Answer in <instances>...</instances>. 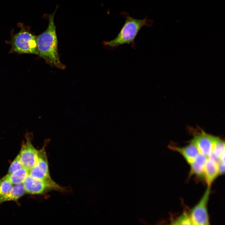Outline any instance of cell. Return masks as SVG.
<instances>
[{"mask_svg":"<svg viewBox=\"0 0 225 225\" xmlns=\"http://www.w3.org/2000/svg\"><path fill=\"white\" fill-rule=\"evenodd\" d=\"M169 148L179 153L189 164L194 161L199 153L196 146L190 142L189 144L184 147H179L170 145Z\"/></svg>","mask_w":225,"mask_h":225,"instance_id":"9","label":"cell"},{"mask_svg":"<svg viewBox=\"0 0 225 225\" xmlns=\"http://www.w3.org/2000/svg\"><path fill=\"white\" fill-rule=\"evenodd\" d=\"M13 185L9 180L8 175L0 179V196L5 195L12 189Z\"/></svg>","mask_w":225,"mask_h":225,"instance_id":"15","label":"cell"},{"mask_svg":"<svg viewBox=\"0 0 225 225\" xmlns=\"http://www.w3.org/2000/svg\"><path fill=\"white\" fill-rule=\"evenodd\" d=\"M20 26V30L12 36L11 40L10 52L38 55L36 37L30 32L28 27Z\"/></svg>","mask_w":225,"mask_h":225,"instance_id":"3","label":"cell"},{"mask_svg":"<svg viewBox=\"0 0 225 225\" xmlns=\"http://www.w3.org/2000/svg\"><path fill=\"white\" fill-rule=\"evenodd\" d=\"M26 193L23 184H14L11 190L7 194L0 196V203L8 201H16Z\"/></svg>","mask_w":225,"mask_h":225,"instance_id":"12","label":"cell"},{"mask_svg":"<svg viewBox=\"0 0 225 225\" xmlns=\"http://www.w3.org/2000/svg\"><path fill=\"white\" fill-rule=\"evenodd\" d=\"M23 167L18 154L11 164L9 168L8 174H11Z\"/></svg>","mask_w":225,"mask_h":225,"instance_id":"17","label":"cell"},{"mask_svg":"<svg viewBox=\"0 0 225 225\" xmlns=\"http://www.w3.org/2000/svg\"><path fill=\"white\" fill-rule=\"evenodd\" d=\"M216 137L201 130L198 134H194L190 142L196 146L199 153L208 158L212 153Z\"/></svg>","mask_w":225,"mask_h":225,"instance_id":"8","label":"cell"},{"mask_svg":"<svg viewBox=\"0 0 225 225\" xmlns=\"http://www.w3.org/2000/svg\"><path fill=\"white\" fill-rule=\"evenodd\" d=\"M211 186L207 187L200 201L191 211L190 218L193 225H209L207 205Z\"/></svg>","mask_w":225,"mask_h":225,"instance_id":"5","label":"cell"},{"mask_svg":"<svg viewBox=\"0 0 225 225\" xmlns=\"http://www.w3.org/2000/svg\"></svg>","mask_w":225,"mask_h":225,"instance_id":"19","label":"cell"},{"mask_svg":"<svg viewBox=\"0 0 225 225\" xmlns=\"http://www.w3.org/2000/svg\"><path fill=\"white\" fill-rule=\"evenodd\" d=\"M45 144L38 151L37 163L29 170V174L32 177L44 180L52 179L50 174Z\"/></svg>","mask_w":225,"mask_h":225,"instance_id":"7","label":"cell"},{"mask_svg":"<svg viewBox=\"0 0 225 225\" xmlns=\"http://www.w3.org/2000/svg\"><path fill=\"white\" fill-rule=\"evenodd\" d=\"M212 153L218 159L219 162L225 163L224 141L219 138L216 137Z\"/></svg>","mask_w":225,"mask_h":225,"instance_id":"14","label":"cell"},{"mask_svg":"<svg viewBox=\"0 0 225 225\" xmlns=\"http://www.w3.org/2000/svg\"><path fill=\"white\" fill-rule=\"evenodd\" d=\"M55 12L49 15L47 29L36 37L38 55L48 64L62 69L65 66L61 62L58 51V42L54 22Z\"/></svg>","mask_w":225,"mask_h":225,"instance_id":"1","label":"cell"},{"mask_svg":"<svg viewBox=\"0 0 225 225\" xmlns=\"http://www.w3.org/2000/svg\"><path fill=\"white\" fill-rule=\"evenodd\" d=\"M22 184L26 192L32 194H42L52 191L63 192L67 190L52 179L42 180L34 178L29 174Z\"/></svg>","mask_w":225,"mask_h":225,"instance_id":"4","label":"cell"},{"mask_svg":"<svg viewBox=\"0 0 225 225\" xmlns=\"http://www.w3.org/2000/svg\"><path fill=\"white\" fill-rule=\"evenodd\" d=\"M173 222L175 225H193L190 216L186 211L184 212Z\"/></svg>","mask_w":225,"mask_h":225,"instance_id":"16","label":"cell"},{"mask_svg":"<svg viewBox=\"0 0 225 225\" xmlns=\"http://www.w3.org/2000/svg\"><path fill=\"white\" fill-rule=\"evenodd\" d=\"M219 175L218 164L208 158L205 165L204 174V180L207 186H211Z\"/></svg>","mask_w":225,"mask_h":225,"instance_id":"11","label":"cell"},{"mask_svg":"<svg viewBox=\"0 0 225 225\" xmlns=\"http://www.w3.org/2000/svg\"><path fill=\"white\" fill-rule=\"evenodd\" d=\"M29 171L23 167L10 174H7L8 178L13 184L22 183L29 174Z\"/></svg>","mask_w":225,"mask_h":225,"instance_id":"13","label":"cell"},{"mask_svg":"<svg viewBox=\"0 0 225 225\" xmlns=\"http://www.w3.org/2000/svg\"><path fill=\"white\" fill-rule=\"evenodd\" d=\"M175 225V224H174V223L173 222L171 224H170V225Z\"/></svg>","mask_w":225,"mask_h":225,"instance_id":"18","label":"cell"},{"mask_svg":"<svg viewBox=\"0 0 225 225\" xmlns=\"http://www.w3.org/2000/svg\"><path fill=\"white\" fill-rule=\"evenodd\" d=\"M25 142H23L19 153L20 160L23 167L29 171L35 165L38 161V151L32 143V134L27 132L25 135Z\"/></svg>","mask_w":225,"mask_h":225,"instance_id":"6","label":"cell"},{"mask_svg":"<svg viewBox=\"0 0 225 225\" xmlns=\"http://www.w3.org/2000/svg\"><path fill=\"white\" fill-rule=\"evenodd\" d=\"M208 158L199 153L195 160L190 164L189 176H195L197 178L204 179L205 164Z\"/></svg>","mask_w":225,"mask_h":225,"instance_id":"10","label":"cell"},{"mask_svg":"<svg viewBox=\"0 0 225 225\" xmlns=\"http://www.w3.org/2000/svg\"><path fill=\"white\" fill-rule=\"evenodd\" d=\"M124 15L125 22L117 37L104 42L107 47L114 48L124 44L133 45L141 29L144 26L150 27L152 24L150 20L146 18L140 19L133 18L129 15Z\"/></svg>","mask_w":225,"mask_h":225,"instance_id":"2","label":"cell"}]
</instances>
